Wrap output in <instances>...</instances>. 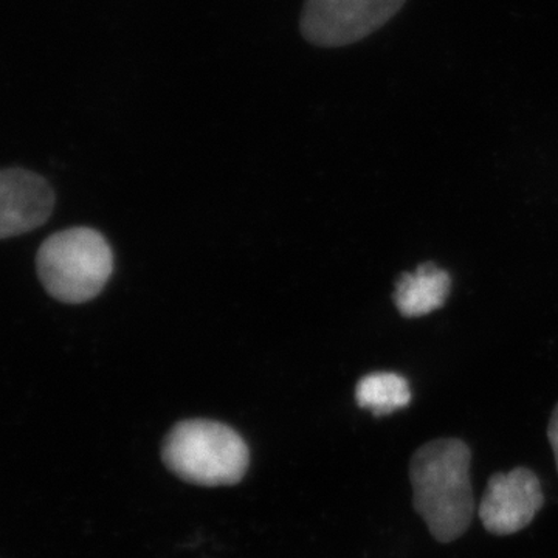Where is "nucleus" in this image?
<instances>
[{
	"mask_svg": "<svg viewBox=\"0 0 558 558\" xmlns=\"http://www.w3.org/2000/svg\"><path fill=\"white\" fill-rule=\"evenodd\" d=\"M36 269L54 300L87 303L108 284L113 270L112 248L97 230L76 227L58 231L40 245Z\"/></svg>",
	"mask_w": 558,
	"mask_h": 558,
	"instance_id": "7ed1b4c3",
	"label": "nucleus"
},
{
	"mask_svg": "<svg viewBox=\"0 0 558 558\" xmlns=\"http://www.w3.org/2000/svg\"><path fill=\"white\" fill-rule=\"evenodd\" d=\"M543 505L545 495L538 476L526 468H515L490 476L478 515L490 534L512 535L527 527Z\"/></svg>",
	"mask_w": 558,
	"mask_h": 558,
	"instance_id": "39448f33",
	"label": "nucleus"
},
{
	"mask_svg": "<svg viewBox=\"0 0 558 558\" xmlns=\"http://www.w3.org/2000/svg\"><path fill=\"white\" fill-rule=\"evenodd\" d=\"M161 459L171 473L194 486H234L247 473L250 451L233 428L207 418H190L168 433Z\"/></svg>",
	"mask_w": 558,
	"mask_h": 558,
	"instance_id": "f03ea898",
	"label": "nucleus"
},
{
	"mask_svg": "<svg viewBox=\"0 0 558 558\" xmlns=\"http://www.w3.org/2000/svg\"><path fill=\"white\" fill-rule=\"evenodd\" d=\"M359 407L374 416H388L411 403V389L405 377L395 373H373L363 377L355 388Z\"/></svg>",
	"mask_w": 558,
	"mask_h": 558,
	"instance_id": "6e6552de",
	"label": "nucleus"
},
{
	"mask_svg": "<svg viewBox=\"0 0 558 558\" xmlns=\"http://www.w3.org/2000/svg\"><path fill=\"white\" fill-rule=\"evenodd\" d=\"M450 289L449 271L439 269L435 263H424L413 274H402L392 299L402 317H424L446 304Z\"/></svg>",
	"mask_w": 558,
	"mask_h": 558,
	"instance_id": "0eeeda50",
	"label": "nucleus"
},
{
	"mask_svg": "<svg viewBox=\"0 0 558 558\" xmlns=\"http://www.w3.org/2000/svg\"><path fill=\"white\" fill-rule=\"evenodd\" d=\"M472 451L464 440H432L410 462L414 509L439 543H451L468 532L475 513Z\"/></svg>",
	"mask_w": 558,
	"mask_h": 558,
	"instance_id": "f257e3e1",
	"label": "nucleus"
},
{
	"mask_svg": "<svg viewBox=\"0 0 558 558\" xmlns=\"http://www.w3.org/2000/svg\"><path fill=\"white\" fill-rule=\"evenodd\" d=\"M53 207L54 193L46 179L22 168L0 170V240L44 226Z\"/></svg>",
	"mask_w": 558,
	"mask_h": 558,
	"instance_id": "423d86ee",
	"label": "nucleus"
},
{
	"mask_svg": "<svg viewBox=\"0 0 558 558\" xmlns=\"http://www.w3.org/2000/svg\"><path fill=\"white\" fill-rule=\"evenodd\" d=\"M548 439L550 447H553L554 457H556V465L558 472V403L553 411L548 427Z\"/></svg>",
	"mask_w": 558,
	"mask_h": 558,
	"instance_id": "1a4fd4ad",
	"label": "nucleus"
},
{
	"mask_svg": "<svg viewBox=\"0 0 558 558\" xmlns=\"http://www.w3.org/2000/svg\"><path fill=\"white\" fill-rule=\"evenodd\" d=\"M407 0H306L301 35L317 47L351 46L368 38L399 13Z\"/></svg>",
	"mask_w": 558,
	"mask_h": 558,
	"instance_id": "20e7f679",
	"label": "nucleus"
}]
</instances>
